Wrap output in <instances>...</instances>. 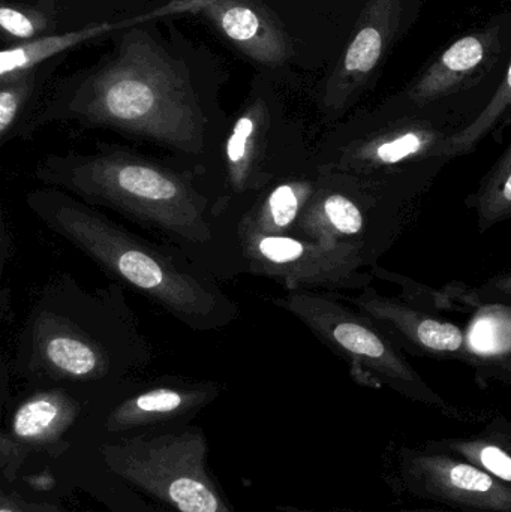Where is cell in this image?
<instances>
[{"label": "cell", "instance_id": "4fadbf2b", "mask_svg": "<svg viewBox=\"0 0 511 512\" xmlns=\"http://www.w3.org/2000/svg\"><path fill=\"white\" fill-rule=\"evenodd\" d=\"M164 15H167V9L162 6V8L146 12V14L131 18V20L116 21V23L108 21V23L96 24V26L63 33V35H54L53 33V35L36 39V41L8 45L0 54V78H8L21 74V72L41 68L42 63L53 59L57 54L65 53L69 48L77 47V45L84 44V42L98 38L105 33L123 30L132 24L141 23V21L158 20Z\"/></svg>", "mask_w": 511, "mask_h": 512}, {"label": "cell", "instance_id": "2e32d148", "mask_svg": "<svg viewBox=\"0 0 511 512\" xmlns=\"http://www.w3.org/2000/svg\"><path fill=\"white\" fill-rule=\"evenodd\" d=\"M57 26L54 0L5 2L0 6L2 39L9 45L24 44L53 35Z\"/></svg>", "mask_w": 511, "mask_h": 512}, {"label": "cell", "instance_id": "3957f363", "mask_svg": "<svg viewBox=\"0 0 511 512\" xmlns=\"http://www.w3.org/2000/svg\"><path fill=\"white\" fill-rule=\"evenodd\" d=\"M153 360L120 283L87 288L72 274L48 280L21 325L12 373L29 388L105 396Z\"/></svg>", "mask_w": 511, "mask_h": 512}, {"label": "cell", "instance_id": "603a6c76", "mask_svg": "<svg viewBox=\"0 0 511 512\" xmlns=\"http://www.w3.org/2000/svg\"><path fill=\"white\" fill-rule=\"evenodd\" d=\"M338 512H453L449 510H443V508H416V510H398V511H353V510H342Z\"/></svg>", "mask_w": 511, "mask_h": 512}, {"label": "cell", "instance_id": "5b68a950", "mask_svg": "<svg viewBox=\"0 0 511 512\" xmlns=\"http://www.w3.org/2000/svg\"><path fill=\"white\" fill-rule=\"evenodd\" d=\"M317 167L275 81L260 75L231 116L221 146L197 173L233 234L234 222L261 192Z\"/></svg>", "mask_w": 511, "mask_h": 512}, {"label": "cell", "instance_id": "6da1fadb", "mask_svg": "<svg viewBox=\"0 0 511 512\" xmlns=\"http://www.w3.org/2000/svg\"><path fill=\"white\" fill-rule=\"evenodd\" d=\"M155 23L125 27L98 62L54 83L27 138L51 123L108 129L201 170L230 128L221 101L230 74L206 45Z\"/></svg>", "mask_w": 511, "mask_h": 512}, {"label": "cell", "instance_id": "d4e9b609", "mask_svg": "<svg viewBox=\"0 0 511 512\" xmlns=\"http://www.w3.org/2000/svg\"><path fill=\"white\" fill-rule=\"evenodd\" d=\"M507 81H509V86H510V89H511V66H510V69H509V78H507Z\"/></svg>", "mask_w": 511, "mask_h": 512}, {"label": "cell", "instance_id": "cb8c5ba5", "mask_svg": "<svg viewBox=\"0 0 511 512\" xmlns=\"http://www.w3.org/2000/svg\"><path fill=\"white\" fill-rule=\"evenodd\" d=\"M503 195L507 201H511V176L507 179V182L504 183Z\"/></svg>", "mask_w": 511, "mask_h": 512}, {"label": "cell", "instance_id": "5bb4252c", "mask_svg": "<svg viewBox=\"0 0 511 512\" xmlns=\"http://www.w3.org/2000/svg\"><path fill=\"white\" fill-rule=\"evenodd\" d=\"M425 445L455 454L511 486V421L495 420L477 435L437 439Z\"/></svg>", "mask_w": 511, "mask_h": 512}, {"label": "cell", "instance_id": "ba28073f", "mask_svg": "<svg viewBox=\"0 0 511 512\" xmlns=\"http://www.w3.org/2000/svg\"><path fill=\"white\" fill-rule=\"evenodd\" d=\"M219 394L216 382L165 376L138 384L132 379L96 400L83 423L104 438L185 424Z\"/></svg>", "mask_w": 511, "mask_h": 512}, {"label": "cell", "instance_id": "7c38bea8", "mask_svg": "<svg viewBox=\"0 0 511 512\" xmlns=\"http://www.w3.org/2000/svg\"><path fill=\"white\" fill-rule=\"evenodd\" d=\"M320 167L281 180L261 192L234 222V239L240 234L294 237L297 225L321 179Z\"/></svg>", "mask_w": 511, "mask_h": 512}, {"label": "cell", "instance_id": "8992f818", "mask_svg": "<svg viewBox=\"0 0 511 512\" xmlns=\"http://www.w3.org/2000/svg\"><path fill=\"white\" fill-rule=\"evenodd\" d=\"M105 471L177 512H234L209 474L200 427L174 424L104 438L96 444Z\"/></svg>", "mask_w": 511, "mask_h": 512}, {"label": "cell", "instance_id": "8fae6325", "mask_svg": "<svg viewBox=\"0 0 511 512\" xmlns=\"http://www.w3.org/2000/svg\"><path fill=\"white\" fill-rule=\"evenodd\" d=\"M101 397L65 387L32 388L12 409L5 433L30 453H48L60 448Z\"/></svg>", "mask_w": 511, "mask_h": 512}, {"label": "cell", "instance_id": "52a82bcc", "mask_svg": "<svg viewBox=\"0 0 511 512\" xmlns=\"http://www.w3.org/2000/svg\"><path fill=\"white\" fill-rule=\"evenodd\" d=\"M384 481L398 498L453 512H511V486L479 466L426 447L392 448Z\"/></svg>", "mask_w": 511, "mask_h": 512}, {"label": "cell", "instance_id": "44dd1931", "mask_svg": "<svg viewBox=\"0 0 511 512\" xmlns=\"http://www.w3.org/2000/svg\"><path fill=\"white\" fill-rule=\"evenodd\" d=\"M0 512H29L21 504L20 495L15 492L14 487L2 483L0 489Z\"/></svg>", "mask_w": 511, "mask_h": 512}, {"label": "cell", "instance_id": "9c48e42d", "mask_svg": "<svg viewBox=\"0 0 511 512\" xmlns=\"http://www.w3.org/2000/svg\"><path fill=\"white\" fill-rule=\"evenodd\" d=\"M236 245L242 274L276 280L287 291L341 282L350 267V249L339 243L240 234Z\"/></svg>", "mask_w": 511, "mask_h": 512}, {"label": "cell", "instance_id": "7402d4cb", "mask_svg": "<svg viewBox=\"0 0 511 512\" xmlns=\"http://www.w3.org/2000/svg\"><path fill=\"white\" fill-rule=\"evenodd\" d=\"M21 504L29 512H68L59 504L50 501H32V499L23 498L20 495Z\"/></svg>", "mask_w": 511, "mask_h": 512}, {"label": "cell", "instance_id": "d6986e66", "mask_svg": "<svg viewBox=\"0 0 511 512\" xmlns=\"http://www.w3.org/2000/svg\"><path fill=\"white\" fill-rule=\"evenodd\" d=\"M483 59V47L479 39L467 36L453 44L444 53L443 62L452 71H468L476 68Z\"/></svg>", "mask_w": 511, "mask_h": 512}, {"label": "cell", "instance_id": "277c9868", "mask_svg": "<svg viewBox=\"0 0 511 512\" xmlns=\"http://www.w3.org/2000/svg\"><path fill=\"white\" fill-rule=\"evenodd\" d=\"M26 206L114 282L149 298L191 330H224L240 318V304L219 280L176 246L138 236L101 209L50 186L30 191Z\"/></svg>", "mask_w": 511, "mask_h": 512}, {"label": "cell", "instance_id": "ac0fdd59", "mask_svg": "<svg viewBox=\"0 0 511 512\" xmlns=\"http://www.w3.org/2000/svg\"><path fill=\"white\" fill-rule=\"evenodd\" d=\"M417 337L423 345L434 351L455 352L464 343V334L458 327L432 319L423 321L417 327Z\"/></svg>", "mask_w": 511, "mask_h": 512}, {"label": "cell", "instance_id": "30bf717a", "mask_svg": "<svg viewBox=\"0 0 511 512\" xmlns=\"http://www.w3.org/2000/svg\"><path fill=\"white\" fill-rule=\"evenodd\" d=\"M174 11L201 14L243 56L267 69L291 59L293 45L266 0H173Z\"/></svg>", "mask_w": 511, "mask_h": 512}, {"label": "cell", "instance_id": "484cf974", "mask_svg": "<svg viewBox=\"0 0 511 512\" xmlns=\"http://www.w3.org/2000/svg\"><path fill=\"white\" fill-rule=\"evenodd\" d=\"M293 512H314V511H305V510H302V511H293Z\"/></svg>", "mask_w": 511, "mask_h": 512}, {"label": "cell", "instance_id": "9a60e30c", "mask_svg": "<svg viewBox=\"0 0 511 512\" xmlns=\"http://www.w3.org/2000/svg\"><path fill=\"white\" fill-rule=\"evenodd\" d=\"M41 68L0 78V147L29 140L30 120L38 108Z\"/></svg>", "mask_w": 511, "mask_h": 512}, {"label": "cell", "instance_id": "ffe728a7", "mask_svg": "<svg viewBox=\"0 0 511 512\" xmlns=\"http://www.w3.org/2000/svg\"><path fill=\"white\" fill-rule=\"evenodd\" d=\"M420 147H422V140L417 135L407 134L389 141V143L381 144L377 149V158L387 164H392V162H399L414 155L417 150H420Z\"/></svg>", "mask_w": 511, "mask_h": 512}, {"label": "cell", "instance_id": "7a4b0ae2", "mask_svg": "<svg viewBox=\"0 0 511 512\" xmlns=\"http://www.w3.org/2000/svg\"><path fill=\"white\" fill-rule=\"evenodd\" d=\"M33 174L42 186L119 213L158 234L218 280L242 274L236 239L191 165L101 143L92 152L45 155Z\"/></svg>", "mask_w": 511, "mask_h": 512}, {"label": "cell", "instance_id": "e0dca14e", "mask_svg": "<svg viewBox=\"0 0 511 512\" xmlns=\"http://www.w3.org/2000/svg\"><path fill=\"white\" fill-rule=\"evenodd\" d=\"M381 54V35L374 27H365L357 33L354 41L348 47L344 59V71L368 72L377 65Z\"/></svg>", "mask_w": 511, "mask_h": 512}]
</instances>
